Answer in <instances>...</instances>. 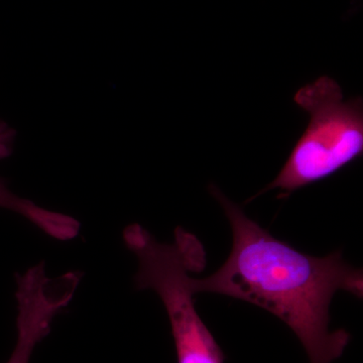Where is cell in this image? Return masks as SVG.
Listing matches in <instances>:
<instances>
[{"label": "cell", "instance_id": "1", "mask_svg": "<svg viewBox=\"0 0 363 363\" xmlns=\"http://www.w3.org/2000/svg\"><path fill=\"white\" fill-rule=\"evenodd\" d=\"M208 189L230 223L233 242L218 271L192 279L195 295L219 294L272 313L297 335L310 363L342 357L351 336L344 329H329L332 298L338 291L362 298V269L348 264L340 250L324 257L298 252L252 220L220 189Z\"/></svg>", "mask_w": 363, "mask_h": 363}, {"label": "cell", "instance_id": "2", "mask_svg": "<svg viewBox=\"0 0 363 363\" xmlns=\"http://www.w3.org/2000/svg\"><path fill=\"white\" fill-rule=\"evenodd\" d=\"M123 241L138 259L136 288L155 291L164 306L178 363H224L223 351L196 310L189 276L206 267L201 241L177 227L175 242L161 243L138 223L125 227Z\"/></svg>", "mask_w": 363, "mask_h": 363}, {"label": "cell", "instance_id": "5", "mask_svg": "<svg viewBox=\"0 0 363 363\" xmlns=\"http://www.w3.org/2000/svg\"><path fill=\"white\" fill-rule=\"evenodd\" d=\"M16 131L9 123L0 119V160L13 154ZM0 208L11 210L25 217L43 233L55 240H73L80 231L81 224L69 215L51 211L38 206L30 200L21 198L9 190L6 182L0 178Z\"/></svg>", "mask_w": 363, "mask_h": 363}, {"label": "cell", "instance_id": "3", "mask_svg": "<svg viewBox=\"0 0 363 363\" xmlns=\"http://www.w3.org/2000/svg\"><path fill=\"white\" fill-rule=\"evenodd\" d=\"M294 100L309 114V124L279 175L250 200L271 190L281 191L279 197L286 198L362 156V97L343 100L338 83L322 76L300 88Z\"/></svg>", "mask_w": 363, "mask_h": 363}, {"label": "cell", "instance_id": "4", "mask_svg": "<svg viewBox=\"0 0 363 363\" xmlns=\"http://www.w3.org/2000/svg\"><path fill=\"white\" fill-rule=\"evenodd\" d=\"M81 279L80 272L49 278L44 262L16 276L18 339L6 363H30L38 344L51 332L55 317L73 300Z\"/></svg>", "mask_w": 363, "mask_h": 363}]
</instances>
